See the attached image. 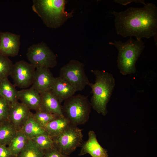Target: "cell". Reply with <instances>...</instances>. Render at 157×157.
<instances>
[{"label":"cell","mask_w":157,"mask_h":157,"mask_svg":"<svg viewBox=\"0 0 157 157\" xmlns=\"http://www.w3.org/2000/svg\"><path fill=\"white\" fill-rule=\"evenodd\" d=\"M142 8L130 7L119 12L111 13L115 17L117 34L124 37H135L137 40L155 37L157 33V8L152 3Z\"/></svg>","instance_id":"obj_1"},{"label":"cell","mask_w":157,"mask_h":157,"mask_svg":"<svg viewBox=\"0 0 157 157\" xmlns=\"http://www.w3.org/2000/svg\"><path fill=\"white\" fill-rule=\"evenodd\" d=\"M91 72L96 76L94 83L90 86L92 94L91 106L97 113L104 116L107 113V104L115 85V79L112 74L104 70Z\"/></svg>","instance_id":"obj_2"},{"label":"cell","mask_w":157,"mask_h":157,"mask_svg":"<svg viewBox=\"0 0 157 157\" xmlns=\"http://www.w3.org/2000/svg\"><path fill=\"white\" fill-rule=\"evenodd\" d=\"M32 9L47 27L56 28L71 17L72 12L65 11L64 0H33Z\"/></svg>","instance_id":"obj_3"},{"label":"cell","mask_w":157,"mask_h":157,"mask_svg":"<svg viewBox=\"0 0 157 157\" xmlns=\"http://www.w3.org/2000/svg\"><path fill=\"white\" fill-rule=\"evenodd\" d=\"M109 44L114 46L118 50L117 65L120 73L123 75L135 73L136 63L145 47L142 41L131 37L124 42L115 40Z\"/></svg>","instance_id":"obj_4"},{"label":"cell","mask_w":157,"mask_h":157,"mask_svg":"<svg viewBox=\"0 0 157 157\" xmlns=\"http://www.w3.org/2000/svg\"><path fill=\"white\" fill-rule=\"evenodd\" d=\"M64 101L62 106L63 115L71 124L77 126L88 121L92 106L86 97L74 94Z\"/></svg>","instance_id":"obj_5"},{"label":"cell","mask_w":157,"mask_h":157,"mask_svg":"<svg viewBox=\"0 0 157 157\" xmlns=\"http://www.w3.org/2000/svg\"><path fill=\"white\" fill-rule=\"evenodd\" d=\"M54 147L62 154L69 156L83 144L82 130L70 125L58 135L51 137Z\"/></svg>","instance_id":"obj_6"},{"label":"cell","mask_w":157,"mask_h":157,"mask_svg":"<svg viewBox=\"0 0 157 157\" xmlns=\"http://www.w3.org/2000/svg\"><path fill=\"white\" fill-rule=\"evenodd\" d=\"M59 76L70 84L76 92L83 90L90 82L85 74L84 64L72 60L60 69Z\"/></svg>","instance_id":"obj_7"},{"label":"cell","mask_w":157,"mask_h":157,"mask_svg":"<svg viewBox=\"0 0 157 157\" xmlns=\"http://www.w3.org/2000/svg\"><path fill=\"white\" fill-rule=\"evenodd\" d=\"M26 56L30 63L36 68L50 69L57 64L56 55L43 42L33 44L28 49Z\"/></svg>","instance_id":"obj_8"},{"label":"cell","mask_w":157,"mask_h":157,"mask_svg":"<svg viewBox=\"0 0 157 157\" xmlns=\"http://www.w3.org/2000/svg\"><path fill=\"white\" fill-rule=\"evenodd\" d=\"M36 68L31 64L21 60L13 64L10 75L14 85L24 89L32 85Z\"/></svg>","instance_id":"obj_9"},{"label":"cell","mask_w":157,"mask_h":157,"mask_svg":"<svg viewBox=\"0 0 157 157\" xmlns=\"http://www.w3.org/2000/svg\"><path fill=\"white\" fill-rule=\"evenodd\" d=\"M19 35L9 32H0V54L8 57L17 56L20 45Z\"/></svg>","instance_id":"obj_10"},{"label":"cell","mask_w":157,"mask_h":157,"mask_svg":"<svg viewBox=\"0 0 157 157\" xmlns=\"http://www.w3.org/2000/svg\"><path fill=\"white\" fill-rule=\"evenodd\" d=\"M24 104L18 101L10 105L8 119L17 131L21 130L32 114Z\"/></svg>","instance_id":"obj_11"},{"label":"cell","mask_w":157,"mask_h":157,"mask_svg":"<svg viewBox=\"0 0 157 157\" xmlns=\"http://www.w3.org/2000/svg\"><path fill=\"white\" fill-rule=\"evenodd\" d=\"M55 78L50 69H36L31 87L40 94L51 90Z\"/></svg>","instance_id":"obj_12"},{"label":"cell","mask_w":157,"mask_h":157,"mask_svg":"<svg viewBox=\"0 0 157 157\" xmlns=\"http://www.w3.org/2000/svg\"><path fill=\"white\" fill-rule=\"evenodd\" d=\"M88 135V139L83 144L79 155L81 156L88 154L92 157H108L107 151L99 143L95 132L93 131H90Z\"/></svg>","instance_id":"obj_13"},{"label":"cell","mask_w":157,"mask_h":157,"mask_svg":"<svg viewBox=\"0 0 157 157\" xmlns=\"http://www.w3.org/2000/svg\"><path fill=\"white\" fill-rule=\"evenodd\" d=\"M40 95L41 103L39 110L59 116H63L61 103L51 90Z\"/></svg>","instance_id":"obj_14"},{"label":"cell","mask_w":157,"mask_h":157,"mask_svg":"<svg viewBox=\"0 0 157 157\" xmlns=\"http://www.w3.org/2000/svg\"><path fill=\"white\" fill-rule=\"evenodd\" d=\"M51 91L60 103L74 95L76 92L70 84L59 76L55 78Z\"/></svg>","instance_id":"obj_15"},{"label":"cell","mask_w":157,"mask_h":157,"mask_svg":"<svg viewBox=\"0 0 157 157\" xmlns=\"http://www.w3.org/2000/svg\"><path fill=\"white\" fill-rule=\"evenodd\" d=\"M17 98L21 102L30 110H39L41 103L40 94L31 87L30 89L17 91Z\"/></svg>","instance_id":"obj_16"},{"label":"cell","mask_w":157,"mask_h":157,"mask_svg":"<svg viewBox=\"0 0 157 157\" xmlns=\"http://www.w3.org/2000/svg\"><path fill=\"white\" fill-rule=\"evenodd\" d=\"M71 125L64 116H59L47 124L44 128L47 134L53 137L61 133Z\"/></svg>","instance_id":"obj_17"},{"label":"cell","mask_w":157,"mask_h":157,"mask_svg":"<svg viewBox=\"0 0 157 157\" xmlns=\"http://www.w3.org/2000/svg\"><path fill=\"white\" fill-rule=\"evenodd\" d=\"M32 114L28 119L21 130L29 139L38 135L47 134L44 127L34 119Z\"/></svg>","instance_id":"obj_18"},{"label":"cell","mask_w":157,"mask_h":157,"mask_svg":"<svg viewBox=\"0 0 157 157\" xmlns=\"http://www.w3.org/2000/svg\"><path fill=\"white\" fill-rule=\"evenodd\" d=\"M18 131L8 120L1 122L0 124V144L8 146Z\"/></svg>","instance_id":"obj_19"},{"label":"cell","mask_w":157,"mask_h":157,"mask_svg":"<svg viewBox=\"0 0 157 157\" xmlns=\"http://www.w3.org/2000/svg\"><path fill=\"white\" fill-rule=\"evenodd\" d=\"M8 78L0 81V95L6 99L10 105L18 101L17 91Z\"/></svg>","instance_id":"obj_20"},{"label":"cell","mask_w":157,"mask_h":157,"mask_svg":"<svg viewBox=\"0 0 157 157\" xmlns=\"http://www.w3.org/2000/svg\"><path fill=\"white\" fill-rule=\"evenodd\" d=\"M28 139L21 130L18 131L12 140L8 147L15 157L17 156L24 147Z\"/></svg>","instance_id":"obj_21"},{"label":"cell","mask_w":157,"mask_h":157,"mask_svg":"<svg viewBox=\"0 0 157 157\" xmlns=\"http://www.w3.org/2000/svg\"><path fill=\"white\" fill-rule=\"evenodd\" d=\"M44 155V152L28 139L25 147L17 157H43Z\"/></svg>","instance_id":"obj_22"},{"label":"cell","mask_w":157,"mask_h":157,"mask_svg":"<svg viewBox=\"0 0 157 157\" xmlns=\"http://www.w3.org/2000/svg\"><path fill=\"white\" fill-rule=\"evenodd\" d=\"M31 139L44 152L54 147L52 138L47 134L40 135Z\"/></svg>","instance_id":"obj_23"},{"label":"cell","mask_w":157,"mask_h":157,"mask_svg":"<svg viewBox=\"0 0 157 157\" xmlns=\"http://www.w3.org/2000/svg\"><path fill=\"white\" fill-rule=\"evenodd\" d=\"M13 65L8 57L0 54V81L10 76Z\"/></svg>","instance_id":"obj_24"},{"label":"cell","mask_w":157,"mask_h":157,"mask_svg":"<svg viewBox=\"0 0 157 157\" xmlns=\"http://www.w3.org/2000/svg\"><path fill=\"white\" fill-rule=\"evenodd\" d=\"M35 120L41 126L44 128L49 123L57 117L59 116L40 110L32 114Z\"/></svg>","instance_id":"obj_25"},{"label":"cell","mask_w":157,"mask_h":157,"mask_svg":"<svg viewBox=\"0 0 157 157\" xmlns=\"http://www.w3.org/2000/svg\"><path fill=\"white\" fill-rule=\"evenodd\" d=\"M10 104L8 101L0 95V122L8 119Z\"/></svg>","instance_id":"obj_26"},{"label":"cell","mask_w":157,"mask_h":157,"mask_svg":"<svg viewBox=\"0 0 157 157\" xmlns=\"http://www.w3.org/2000/svg\"><path fill=\"white\" fill-rule=\"evenodd\" d=\"M43 157H70L58 151L54 147L44 152Z\"/></svg>","instance_id":"obj_27"},{"label":"cell","mask_w":157,"mask_h":157,"mask_svg":"<svg viewBox=\"0 0 157 157\" xmlns=\"http://www.w3.org/2000/svg\"><path fill=\"white\" fill-rule=\"evenodd\" d=\"M0 157H15L8 147L5 145L0 144Z\"/></svg>","instance_id":"obj_28"},{"label":"cell","mask_w":157,"mask_h":157,"mask_svg":"<svg viewBox=\"0 0 157 157\" xmlns=\"http://www.w3.org/2000/svg\"><path fill=\"white\" fill-rule=\"evenodd\" d=\"M114 1L123 5H126L131 2H135L136 3H140L144 5L145 3L144 0H114Z\"/></svg>","instance_id":"obj_29"},{"label":"cell","mask_w":157,"mask_h":157,"mask_svg":"<svg viewBox=\"0 0 157 157\" xmlns=\"http://www.w3.org/2000/svg\"><path fill=\"white\" fill-rule=\"evenodd\" d=\"M0 123H1V122H0Z\"/></svg>","instance_id":"obj_30"}]
</instances>
